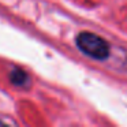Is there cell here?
<instances>
[{
    "label": "cell",
    "mask_w": 127,
    "mask_h": 127,
    "mask_svg": "<svg viewBox=\"0 0 127 127\" xmlns=\"http://www.w3.org/2000/svg\"><path fill=\"white\" fill-rule=\"evenodd\" d=\"M10 81H11L12 85L23 88V86H28L29 83H30V77H29L28 72L23 71L22 68L15 67V68H12L11 72H10Z\"/></svg>",
    "instance_id": "cell-2"
},
{
    "label": "cell",
    "mask_w": 127,
    "mask_h": 127,
    "mask_svg": "<svg viewBox=\"0 0 127 127\" xmlns=\"http://www.w3.org/2000/svg\"><path fill=\"white\" fill-rule=\"evenodd\" d=\"M77 47L81 52L96 60H105L109 56L111 47L102 37L90 32H82L77 36Z\"/></svg>",
    "instance_id": "cell-1"
}]
</instances>
